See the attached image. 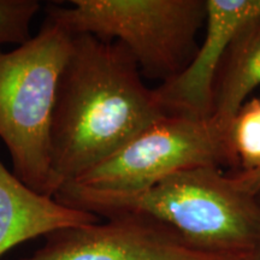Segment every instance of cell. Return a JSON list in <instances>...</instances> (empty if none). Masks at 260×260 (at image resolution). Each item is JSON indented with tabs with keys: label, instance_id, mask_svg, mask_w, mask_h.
I'll use <instances>...</instances> for the list:
<instances>
[{
	"label": "cell",
	"instance_id": "13",
	"mask_svg": "<svg viewBox=\"0 0 260 260\" xmlns=\"http://www.w3.org/2000/svg\"><path fill=\"white\" fill-rule=\"evenodd\" d=\"M246 260H260V243L258 245V247L253 251V253L251 255L248 256Z\"/></svg>",
	"mask_w": 260,
	"mask_h": 260
},
{
	"label": "cell",
	"instance_id": "12",
	"mask_svg": "<svg viewBox=\"0 0 260 260\" xmlns=\"http://www.w3.org/2000/svg\"><path fill=\"white\" fill-rule=\"evenodd\" d=\"M235 180L249 193L260 197V169L249 172H235Z\"/></svg>",
	"mask_w": 260,
	"mask_h": 260
},
{
	"label": "cell",
	"instance_id": "8",
	"mask_svg": "<svg viewBox=\"0 0 260 260\" xmlns=\"http://www.w3.org/2000/svg\"><path fill=\"white\" fill-rule=\"evenodd\" d=\"M99 220L95 214L30 189L0 160V258L39 236Z\"/></svg>",
	"mask_w": 260,
	"mask_h": 260
},
{
	"label": "cell",
	"instance_id": "4",
	"mask_svg": "<svg viewBox=\"0 0 260 260\" xmlns=\"http://www.w3.org/2000/svg\"><path fill=\"white\" fill-rule=\"evenodd\" d=\"M46 17L71 34L122 44L142 77L160 83L181 74L197 53L206 0H71L46 6Z\"/></svg>",
	"mask_w": 260,
	"mask_h": 260
},
{
	"label": "cell",
	"instance_id": "11",
	"mask_svg": "<svg viewBox=\"0 0 260 260\" xmlns=\"http://www.w3.org/2000/svg\"><path fill=\"white\" fill-rule=\"evenodd\" d=\"M40 10L39 0H0V48L29 40L31 23Z\"/></svg>",
	"mask_w": 260,
	"mask_h": 260
},
{
	"label": "cell",
	"instance_id": "7",
	"mask_svg": "<svg viewBox=\"0 0 260 260\" xmlns=\"http://www.w3.org/2000/svg\"><path fill=\"white\" fill-rule=\"evenodd\" d=\"M259 16L260 0H206L203 44L186 69L153 88L164 115L212 116L213 83L220 60L239 29Z\"/></svg>",
	"mask_w": 260,
	"mask_h": 260
},
{
	"label": "cell",
	"instance_id": "3",
	"mask_svg": "<svg viewBox=\"0 0 260 260\" xmlns=\"http://www.w3.org/2000/svg\"><path fill=\"white\" fill-rule=\"evenodd\" d=\"M73 38L45 16L38 34L14 50L0 48V139L15 176L47 197L52 119Z\"/></svg>",
	"mask_w": 260,
	"mask_h": 260
},
{
	"label": "cell",
	"instance_id": "2",
	"mask_svg": "<svg viewBox=\"0 0 260 260\" xmlns=\"http://www.w3.org/2000/svg\"><path fill=\"white\" fill-rule=\"evenodd\" d=\"M54 199L99 218L129 214L155 220L194 248L224 258L246 260L260 243V198L217 167L180 171L134 193L68 184Z\"/></svg>",
	"mask_w": 260,
	"mask_h": 260
},
{
	"label": "cell",
	"instance_id": "5",
	"mask_svg": "<svg viewBox=\"0 0 260 260\" xmlns=\"http://www.w3.org/2000/svg\"><path fill=\"white\" fill-rule=\"evenodd\" d=\"M222 165L237 168L229 133L212 116L165 115L69 184L98 193H134L180 171Z\"/></svg>",
	"mask_w": 260,
	"mask_h": 260
},
{
	"label": "cell",
	"instance_id": "10",
	"mask_svg": "<svg viewBox=\"0 0 260 260\" xmlns=\"http://www.w3.org/2000/svg\"><path fill=\"white\" fill-rule=\"evenodd\" d=\"M229 142L237 172L260 169V98L243 104L229 125Z\"/></svg>",
	"mask_w": 260,
	"mask_h": 260
},
{
	"label": "cell",
	"instance_id": "6",
	"mask_svg": "<svg viewBox=\"0 0 260 260\" xmlns=\"http://www.w3.org/2000/svg\"><path fill=\"white\" fill-rule=\"evenodd\" d=\"M57 230L19 260H234L199 251L155 220L113 216Z\"/></svg>",
	"mask_w": 260,
	"mask_h": 260
},
{
	"label": "cell",
	"instance_id": "9",
	"mask_svg": "<svg viewBox=\"0 0 260 260\" xmlns=\"http://www.w3.org/2000/svg\"><path fill=\"white\" fill-rule=\"evenodd\" d=\"M260 86V16L239 29L220 60L212 92V117L229 125L247 96Z\"/></svg>",
	"mask_w": 260,
	"mask_h": 260
},
{
	"label": "cell",
	"instance_id": "1",
	"mask_svg": "<svg viewBox=\"0 0 260 260\" xmlns=\"http://www.w3.org/2000/svg\"><path fill=\"white\" fill-rule=\"evenodd\" d=\"M164 112L129 51L74 35L51 129V198L132 141Z\"/></svg>",
	"mask_w": 260,
	"mask_h": 260
}]
</instances>
